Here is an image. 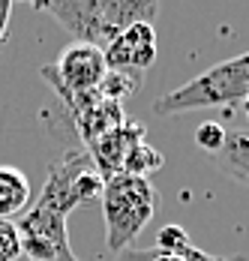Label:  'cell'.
<instances>
[{
	"label": "cell",
	"instance_id": "17",
	"mask_svg": "<svg viewBox=\"0 0 249 261\" xmlns=\"http://www.w3.org/2000/svg\"><path fill=\"white\" fill-rule=\"evenodd\" d=\"M114 261H183L180 255H171V252H162V249H156V246H150V249H135V246H129L123 252H117Z\"/></svg>",
	"mask_w": 249,
	"mask_h": 261
},
{
	"label": "cell",
	"instance_id": "7",
	"mask_svg": "<svg viewBox=\"0 0 249 261\" xmlns=\"http://www.w3.org/2000/svg\"><path fill=\"white\" fill-rule=\"evenodd\" d=\"M144 132H147L144 123H138L135 117H126L120 126H114L111 132L99 135L96 141H90L84 147L87 156L93 159V168L99 171L102 180H111L114 174L123 171V162L129 156V150L144 141Z\"/></svg>",
	"mask_w": 249,
	"mask_h": 261
},
{
	"label": "cell",
	"instance_id": "8",
	"mask_svg": "<svg viewBox=\"0 0 249 261\" xmlns=\"http://www.w3.org/2000/svg\"><path fill=\"white\" fill-rule=\"evenodd\" d=\"M105 66L108 69H132L144 72L156 60V30L153 24H132L105 48Z\"/></svg>",
	"mask_w": 249,
	"mask_h": 261
},
{
	"label": "cell",
	"instance_id": "6",
	"mask_svg": "<svg viewBox=\"0 0 249 261\" xmlns=\"http://www.w3.org/2000/svg\"><path fill=\"white\" fill-rule=\"evenodd\" d=\"M15 225L21 234V255H27L30 261H57L60 255L72 252L66 216L54 210L33 204Z\"/></svg>",
	"mask_w": 249,
	"mask_h": 261
},
{
	"label": "cell",
	"instance_id": "16",
	"mask_svg": "<svg viewBox=\"0 0 249 261\" xmlns=\"http://www.w3.org/2000/svg\"><path fill=\"white\" fill-rule=\"evenodd\" d=\"M21 258V234L12 219H0V261Z\"/></svg>",
	"mask_w": 249,
	"mask_h": 261
},
{
	"label": "cell",
	"instance_id": "3",
	"mask_svg": "<svg viewBox=\"0 0 249 261\" xmlns=\"http://www.w3.org/2000/svg\"><path fill=\"white\" fill-rule=\"evenodd\" d=\"M159 210V192L153 183L132 174H114L102 189V216H105V240L117 255L132 246V240L147 228L153 213Z\"/></svg>",
	"mask_w": 249,
	"mask_h": 261
},
{
	"label": "cell",
	"instance_id": "19",
	"mask_svg": "<svg viewBox=\"0 0 249 261\" xmlns=\"http://www.w3.org/2000/svg\"><path fill=\"white\" fill-rule=\"evenodd\" d=\"M57 261H78V258H75V252H66V255H60Z\"/></svg>",
	"mask_w": 249,
	"mask_h": 261
},
{
	"label": "cell",
	"instance_id": "1",
	"mask_svg": "<svg viewBox=\"0 0 249 261\" xmlns=\"http://www.w3.org/2000/svg\"><path fill=\"white\" fill-rule=\"evenodd\" d=\"M36 9L57 18V24L75 36V42L105 51L126 27L153 24L159 3L156 0H51V3H36Z\"/></svg>",
	"mask_w": 249,
	"mask_h": 261
},
{
	"label": "cell",
	"instance_id": "11",
	"mask_svg": "<svg viewBox=\"0 0 249 261\" xmlns=\"http://www.w3.org/2000/svg\"><path fill=\"white\" fill-rule=\"evenodd\" d=\"M156 249L162 252H171V255H180L183 261H249L246 255H210L198 246H192V240L186 234V228L180 225H162L156 231Z\"/></svg>",
	"mask_w": 249,
	"mask_h": 261
},
{
	"label": "cell",
	"instance_id": "13",
	"mask_svg": "<svg viewBox=\"0 0 249 261\" xmlns=\"http://www.w3.org/2000/svg\"><path fill=\"white\" fill-rule=\"evenodd\" d=\"M144 81V72H132V69H108L99 84V93L111 102H123L126 96H132Z\"/></svg>",
	"mask_w": 249,
	"mask_h": 261
},
{
	"label": "cell",
	"instance_id": "20",
	"mask_svg": "<svg viewBox=\"0 0 249 261\" xmlns=\"http://www.w3.org/2000/svg\"><path fill=\"white\" fill-rule=\"evenodd\" d=\"M243 105H246V114H249V93H246V99H243Z\"/></svg>",
	"mask_w": 249,
	"mask_h": 261
},
{
	"label": "cell",
	"instance_id": "15",
	"mask_svg": "<svg viewBox=\"0 0 249 261\" xmlns=\"http://www.w3.org/2000/svg\"><path fill=\"white\" fill-rule=\"evenodd\" d=\"M195 144H198V150H204L207 156H216L225 144V126L222 123H213V120L201 123L198 129H195Z\"/></svg>",
	"mask_w": 249,
	"mask_h": 261
},
{
	"label": "cell",
	"instance_id": "5",
	"mask_svg": "<svg viewBox=\"0 0 249 261\" xmlns=\"http://www.w3.org/2000/svg\"><path fill=\"white\" fill-rule=\"evenodd\" d=\"M105 72H108L105 54L93 45H84V42H72L57 57L54 66H42V79L54 87V93L60 96L63 105L72 102L75 96L99 90Z\"/></svg>",
	"mask_w": 249,
	"mask_h": 261
},
{
	"label": "cell",
	"instance_id": "12",
	"mask_svg": "<svg viewBox=\"0 0 249 261\" xmlns=\"http://www.w3.org/2000/svg\"><path fill=\"white\" fill-rule=\"evenodd\" d=\"M33 198L30 180L24 171H18L15 165H0V219H12L21 210H27Z\"/></svg>",
	"mask_w": 249,
	"mask_h": 261
},
{
	"label": "cell",
	"instance_id": "4",
	"mask_svg": "<svg viewBox=\"0 0 249 261\" xmlns=\"http://www.w3.org/2000/svg\"><path fill=\"white\" fill-rule=\"evenodd\" d=\"M102 189H105V180L93 168V159L87 156V150L69 147V150H63V156L48 165L45 186L33 204L48 207L60 216H69L75 207H81L93 198H102Z\"/></svg>",
	"mask_w": 249,
	"mask_h": 261
},
{
	"label": "cell",
	"instance_id": "2",
	"mask_svg": "<svg viewBox=\"0 0 249 261\" xmlns=\"http://www.w3.org/2000/svg\"><path fill=\"white\" fill-rule=\"evenodd\" d=\"M246 93H249V51L237 54L231 60H222V63L210 66L207 72L195 75L192 81H186L183 87L159 96L153 102V114L171 117V114H183V111H195V108L234 105L243 102Z\"/></svg>",
	"mask_w": 249,
	"mask_h": 261
},
{
	"label": "cell",
	"instance_id": "18",
	"mask_svg": "<svg viewBox=\"0 0 249 261\" xmlns=\"http://www.w3.org/2000/svg\"><path fill=\"white\" fill-rule=\"evenodd\" d=\"M9 15H12V3H9V0H0V45H3V39H6Z\"/></svg>",
	"mask_w": 249,
	"mask_h": 261
},
{
	"label": "cell",
	"instance_id": "14",
	"mask_svg": "<svg viewBox=\"0 0 249 261\" xmlns=\"http://www.w3.org/2000/svg\"><path fill=\"white\" fill-rule=\"evenodd\" d=\"M162 165H165V156H162L153 144L141 141V144H135V147L129 150L120 174H132V177H144V180H147L150 174H156Z\"/></svg>",
	"mask_w": 249,
	"mask_h": 261
},
{
	"label": "cell",
	"instance_id": "9",
	"mask_svg": "<svg viewBox=\"0 0 249 261\" xmlns=\"http://www.w3.org/2000/svg\"><path fill=\"white\" fill-rule=\"evenodd\" d=\"M126 120L123 114V105L120 102H111V99H96L93 105H87L81 114H75L72 123L75 129H78V135H81V144L87 147L90 141H96L99 135H105V132H111L114 126H120Z\"/></svg>",
	"mask_w": 249,
	"mask_h": 261
},
{
	"label": "cell",
	"instance_id": "10",
	"mask_svg": "<svg viewBox=\"0 0 249 261\" xmlns=\"http://www.w3.org/2000/svg\"><path fill=\"white\" fill-rule=\"evenodd\" d=\"M210 159H213V165L222 174H228V177H234V180L249 186V129L225 132L222 150Z\"/></svg>",
	"mask_w": 249,
	"mask_h": 261
}]
</instances>
